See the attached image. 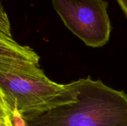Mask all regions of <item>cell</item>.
<instances>
[{
    "mask_svg": "<svg viewBox=\"0 0 127 126\" xmlns=\"http://www.w3.org/2000/svg\"><path fill=\"white\" fill-rule=\"evenodd\" d=\"M0 91L12 114L13 126L77 99L74 82L62 85L46 76L39 64L0 59Z\"/></svg>",
    "mask_w": 127,
    "mask_h": 126,
    "instance_id": "6da1fadb",
    "label": "cell"
},
{
    "mask_svg": "<svg viewBox=\"0 0 127 126\" xmlns=\"http://www.w3.org/2000/svg\"><path fill=\"white\" fill-rule=\"evenodd\" d=\"M77 99L39 116L25 126H127V94L90 77L74 81Z\"/></svg>",
    "mask_w": 127,
    "mask_h": 126,
    "instance_id": "7a4b0ae2",
    "label": "cell"
},
{
    "mask_svg": "<svg viewBox=\"0 0 127 126\" xmlns=\"http://www.w3.org/2000/svg\"><path fill=\"white\" fill-rule=\"evenodd\" d=\"M65 27L86 45L103 47L109 42L112 25L106 0H51Z\"/></svg>",
    "mask_w": 127,
    "mask_h": 126,
    "instance_id": "3957f363",
    "label": "cell"
},
{
    "mask_svg": "<svg viewBox=\"0 0 127 126\" xmlns=\"http://www.w3.org/2000/svg\"><path fill=\"white\" fill-rule=\"evenodd\" d=\"M0 59L29 61L39 64V56L29 46L16 42L10 30L0 27Z\"/></svg>",
    "mask_w": 127,
    "mask_h": 126,
    "instance_id": "277c9868",
    "label": "cell"
},
{
    "mask_svg": "<svg viewBox=\"0 0 127 126\" xmlns=\"http://www.w3.org/2000/svg\"><path fill=\"white\" fill-rule=\"evenodd\" d=\"M0 126H13V116L0 91Z\"/></svg>",
    "mask_w": 127,
    "mask_h": 126,
    "instance_id": "5b68a950",
    "label": "cell"
},
{
    "mask_svg": "<svg viewBox=\"0 0 127 126\" xmlns=\"http://www.w3.org/2000/svg\"><path fill=\"white\" fill-rule=\"evenodd\" d=\"M0 27L5 30H10V25L7 13L4 11L1 2H0Z\"/></svg>",
    "mask_w": 127,
    "mask_h": 126,
    "instance_id": "8992f818",
    "label": "cell"
},
{
    "mask_svg": "<svg viewBox=\"0 0 127 126\" xmlns=\"http://www.w3.org/2000/svg\"><path fill=\"white\" fill-rule=\"evenodd\" d=\"M127 18V0H116Z\"/></svg>",
    "mask_w": 127,
    "mask_h": 126,
    "instance_id": "52a82bcc",
    "label": "cell"
}]
</instances>
